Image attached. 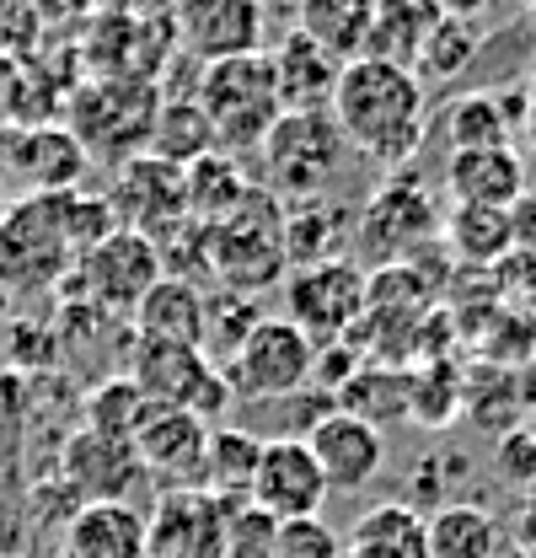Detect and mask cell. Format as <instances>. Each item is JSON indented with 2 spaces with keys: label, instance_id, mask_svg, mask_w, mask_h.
I'll use <instances>...</instances> for the list:
<instances>
[{
  "label": "cell",
  "instance_id": "29",
  "mask_svg": "<svg viewBox=\"0 0 536 558\" xmlns=\"http://www.w3.org/2000/svg\"><path fill=\"white\" fill-rule=\"evenodd\" d=\"M215 150H220V145H215V130H209V119H204V108L194 102V97H172V102L156 108V124H150V140H145V156H156V161L188 172L194 161L215 156Z\"/></svg>",
  "mask_w": 536,
  "mask_h": 558
},
{
  "label": "cell",
  "instance_id": "36",
  "mask_svg": "<svg viewBox=\"0 0 536 558\" xmlns=\"http://www.w3.org/2000/svg\"><path fill=\"white\" fill-rule=\"evenodd\" d=\"M273 532L279 521H268L253 505H231L226 515V558H273Z\"/></svg>",
  "mask_w": 536,
  "mask_h": 558
},
{
  "label": "cell",
  "instance_id": "2",
  "mask_svg": "<svg viewBox=\"0 0 536 558\" xmlns=\"http://www.w3.org/2000/svg\"><path fill=\"white\" fill-rule=\"evenodd\" d=\"M194 102L204 108V119H209V130H215V145H220L226 156H231V150H258L268 140V130L284 119L268 49L242 54V60L199 65Z\"/></svg>",
  "mask_w": 536,
  "mask_h": 558
},
{
  "label": "cell",
  "instance_id": "33",
  "mask_svg": "<svg viewBox=\"0 0 536 558\" xmlns=\"http://www.w3.org/2000/svg\"><path fill=\"white\" fill-rule=\"evenodd\" d=\"M446 236L467 264H494L515 253V231H510V209H462L451 205L446 215Z\"/></svg>",
  "mask_w": 536,
  "mask_h": 558
},
{
  "label": "cell",
  "instance_id": "21",
  "mask_svg": "<svg viewBox=\"0 0 536 558\" xmlns=\"http://www.w3.org/2000/svg\"><path fill=\"white\" fill-rule=\"evenodd\" d=\"M65 558H145V510L130 499L75 505L65 521Z\"/></svg>",
  "mask_w": 536,
  "mask_h": 558
},
{
  "label": "cell",
  "instance_id": "43",
  "mask_svg": "<svg viewBox=\"0 0 536 558\" xmlns=\"http://www.w3.org/2000/svg\"><path fill=\"white\" fill-rule=\"evenodd\" d=\"M494 558H526V554H521V548H510V543H504V548H499V554H494Z\"/></svg>",
  "mask_w": 536,
  "mask_h": 558
},
{
  "label": "cell",
  "instance_id": "20",
  "mask_svg": "<svg viewBox=\"0 0 536 558\" xmlns=\"http://www.w3.org/2000/svg\"><path fill=\"white\" fill-rule=\"evenodd\" d=\"M273 60V86H279V108L284 113H328L338 86V60L328 49H317L312 38H301L295 27L268 49Z\"/></svg>",
  "mask_w": 536,
  "mask_h": 558
},
{
  "label": "cell",
  "instance_id": "5",
  "mask_svg": "<svg viewBox=\"0 0 536 558\" xmlns=\"http://www.w3.org/2000/svg\"><path fill=\"white\" fill-rule=\"evenodd\" d=\"M130 381L150 398V409H183V414L220 424L231 403V381L220 365L204 360L194 344H167V339H134Z\"/></svg>",
  "mask_w": 536,
  "mask_h": 558
},
{
  "label": "cell",
  "instance_id": "11",
  "mask_svg": "<svg viewBox=\"0 0 536 558\" xmlns=\"http://www.w3.org/2000/svg\"><path fill=\"white\" fill-rule=\"evenodd\" d=\"M328 478L317 468V457L306 451L301 435H279V440H264V457H258V473H253V488H247V505L264 510L268 521H312L322 515L328 505Z\"/></svg>",
  "mask_w": 536,
  "mask_h": 558
},
{
  "label": "cell",
  "instance_id": "38",
  "mask_svg": "<svg viewBox=\"0 0 536 558\" xmlns=\"http://www.w3.org/2000/svg\"><path fill=\"white\" fill-rule=\"evenodd\" d=\"M22 92H27L22 65L11 54H0V124H22Z\"/></svg>",
  "mask_w": 536,
  "mask_h": 558
},
{
  "label": "cell",
  "instance_id": "22",
  "mask_svg": "<svg viewBox=\"0 0 536 558\" xmlns=\"http://www.w3.org/2000/svg\"><path fill=\"white\" fill-rule=\"evenodd\" d=\"M440 130L451 150H499L510 145V135L521 130V92L494 97V92H462L446 102Z\"/></svg>",
  "mask_w": 536,
  "mask_h": 558
},
{
  "label": "cell",
  "instance_id": "15",
  "mask_svg": "<svg viewBox=\"0 0 536 558\" xmlns=\"http://www.w3.org/2000/svg\"><path fill=\"white\" fill-rule=\"evenodd\" d=\"M113 215L119 226H130L139 236H150L156 247L172 236V226L188 220V189H183V172L156 161V156H134L119 172V189H113Z\"/></svg>",
  "mask_w": 536,
  "mask_h": 558
},
{
  "label": "cell",
  "instance_id": "37",
  "mask_svg": "<svg viewBox=\"0 0 536 558\" xmlns=\"http://www.w3.org/2000/svg\"><path fill=\"white\" fill-rule=\"evenodd\" d=\"M273 558H343V543H338V532L322 515H312V521H284V526L273 532Z\"/></svg>",
  "mask_w": 536,
  "mask_h": 558
},
{
  "label": "cell",
  "instance_id": "39",
  "mask_svg": "<svg viewBox=\"0 0 536 558\" xmlns=\"http://www.w3.org/2000/svg\"><path fill=\"white\" fill-rule=\"evenodd\" d=\"M521 135H526V145H532V156H536V70H532V81H521Z\"/></svg>",
  "mask_w": 536,
  "mask_h": 558
},
{
  "label": "cell",
  "instance_id": "18",
  "mask_svg": "<svg viewBox=\"0 0 536 558\" xmlns=\"http://www.w3.org/2000/svg\"><path fill=\"white\" fill-rule=\"evenodd\" d=\"M204 440H209V424L183 409H150V418L139 424L134 435V457L145 473H161L172 478V488H194L199 484V462H204Z\"/></svg>",
  "mask_w": 536,
  "mask_h": 558
},
{
  "label": "cell",
  "instance_id": "34",
  "mask_svg": "<svg viewBox=\"0 0 536 558\" xmlns=\"http://www.w3.org/2000/svg\"><path fill=\"white\" fill-rule=\"evenodd\" d=\"M145 418H150V398L134 387L130 376H113V381H102L86 398V429H97L108 440H134Z\"/></svg>",
  "mask_w": 536,
  "mask_h": 558
},
{
  "label": "cell",
  "instance_id": "28",
  "mask_svg": "<svg viewBox=\"0 0 536 558\" xmlns=\"http://www.w3.org/2000/svg\"><path fill=\"white\" fill-rule=\"evenodd\" d=\"M134 333L139 339H167V344H194L204 339V295L183 275H167L139 306H134Z\"/></svg>",
  "mask_w": 536,
  "mask_h": 558
},
{
  "label": "cell",
  "instance_id": "7",
  "mask_svg": "<svg viewBox=\"0 0 536 558\" xmlns=\"http://www.w3.org/2000/svg\"><path fill=\"white\" fill-rule=\"evenodd\" d=\"M435 236H440V209L429 199V189L418 178H407V172H392L370 194L365 215H354V247L376 269L413 264V253L424 242H435Z\"/></svg>",
  "mask_w": 536,
  "mask_h": 558
},
{
  "label": "cell",
  "instance_id": "14",
  "mask_svg": "<svg viewBox=\"0 0 536 558\" xmlns=\"http://www.w3.org/2000/svg\"><path fill=\"white\" fill-rule=\"evenodd\" d=\"M301 440H306V451L317 457V468H322L328 488L354 494V488H365V484L381 478L387 440H381V429H376L370 418L349 414V409H322V414L306 424Z\"/></svg>",
  "mask_w": 536,
  "mask_h": 558
},
{
  "label": "cell",
  "instance_id": "26",
  "mask_svg": "<svg viewBox=\"0 0 536 558\" xmlns=\"http://www.w3.org/2000/svg\"><path fill=\"white\" fill-rule=\"evenodd\" d=\"M424 537H429V558H494L504 548L499 521L472 505V499H446L424 515Z\"/></svg>",
  "mask_w": 536,
  "mask_h": 558
},
{
  "label": "cell",
  "instance_id": "3",
  "mask_svg": "<svg viewBox=\"0 0 536 558\" xmlns=\"http://www.w3.org/2000/svg\"><path fill=\"white\" fill-rule=\"evenodd\" d=\"M204 258L226 279V290H236V295H253V290H268V284L284 279V269H290V258H284V209L264 183H253L242 205L220 226L204 231Z\"/></svg>",
  "mask_w": 536,
  "mask_h": 558
},
{
  "label": "cell",
  "instance_id": "40",
  "mask_svg": "<svg viewBox=\"0 0 536 558\" xmlns=\"http://www.w3.org/2000/svg\"><path fill=\"white\" fill-rule=\"evenodd\" d=\"M435 5H440L446 16H467V22H472V16H483L494 0H435Z\"/></svg>",
  "mask_w": 536,
  "mask_h": 558
},
{
  "label": "cell",
  "instance_id": "41",
  "mask_svg": "<svg viewBox=\"0 0 536 558\" xmlns=\"http://www.w3.org/2000/svg\"><path fill=\"white\" fill-rule=\"evenodd\" d=\"M11 209V167H5V156H0V215Z\"/></svg>",
  "mask_w": 536,
  "mask_h": 558
},
{
  "label": "cell",
  "instance_id": "10",
  "mask_svg": "<svg viewBox=\"0 0 536 558\" xmlns=\"http://www.w3.org/2000/svg\"><path fill=\"white\" fill-rule=\"evenodd\" d=\"M365 269L338 258V264H312L290 269L284 279V317L312 339V344H343L349 328L365 317Z\"/></svg>",
  "mask_w": 536,
  "mask_h": 558
},
{
  "label": "cell",
  "instance_id": "12",
  "mask_svg": "<svg viewBox=\"0 0 536 558\" xmlns=\"http://www.w3.org/2000/svg\"><path fill=\"white\" fill-rule=\"evenodd\" d=\"M231 505L204 488H167L145 515V558H226Z\"/></svg>",
  "mask_w": 536,
  "mask_h": 558
},
{
  "label": "cell",
  "instance_id": "8",
  "mask_svg": "<svg viewBox=\"0 0 536 558\" xmlns=\"http://www.w3.org/2000/svg\"><path fill=\"white\" fill-rule=\"evenodd\" d=\"M220 371L231 381V398H295L317 376V344L290 317H258V328Z\"/></svg>",
  "mask_w": 536,
  "mask_h": 558
},
{
  "label": "cell",
  "instance_id": "23",
  "mask_svg": "<svg viewBox=\"0 0 536 558\" xmlns=\"http://www.w3.org/2000/svg\"><path fill=\"white\" fill-rule=\"evenodd\" d=\"M370 22H376V0H295V33L328 49L338 65L365 60Z\"/></svg>",
  "mask_w": 536,
  "mask_h": 558
},
{
  "label": "cell",
  "instance_id": "27",
  "mask_svg": "<svg viewBox=\"0 0 536 558\" xmlns=\"http://www.w3.org/2000/svg\"><path fill=\"white\" fill-rule=\"evenodd\" d=\"M258 457H264V440L231 429V424H209V440H204V462H199V484L204 494L226 499V505H247V488L258 473Z\"/></svg>",
  "mask_w": 536,
  "mask_h": 558
},
{
  "label": "cell",
  "instance_id": "13",
  "mask_svg": "<svg viewBox=\"0 0 536 558\" xmlns=\"http://www.w3.org/2000/svg\"><path fill=\"white\" fill-rule=\"evenodd\" d=\"M172 33L199 60H242L264 49V5L258 0H172Z\"/></svg>",
  "mask_w": 536,
  "mask_h": 558
},
{
  "label": "cell",
  "instance_id": "30",
  "mask_svg": "<svg viewBox=\"0 0 536 558\" xmlns=\"http://www.w3.org/2000/svg\"><path fill=\"white\" fill-rule=\"evenodd\" d=\"M440 5L435 0H376V22H370V60H392V65H413L418 44L440 27Z\"/></svg>",
  "mask_w": 536,
  "mask_h": 558
},
{
  "label": "cell",
  "instance_id": "9",
  "mask_svg": "<svg viewBox=\"0 0 536 558\" xmlns=\"http://www.w3.org/2000/svg\"><path fill=\"white\" fill-rule=\"evenodd\" d=\"M167 279V258L150 236H139L130 226H119L113 236H102L92 253L75 258V290L86 306L97 312H119L134 317V306Z\"/></svg>",
  "mask_w": 536,
  "mask_h": 558
},
{
  "label": "cell",
  "instance_id": "42",
  "mask_svg": "<svg viewBox=\"0 0 536 558\" xmlns=\"http://www.w3.org/2000/svg\"><path fill=\"white\" fill-rule=\"evenodd\" d=\"M526 38H532V49H536V0H526Z\"/></svg>",
  "mask_w": 536,
  "mask_h": 558
},
{
  "label": "cell",
  "instance_id": "25",
  "mask_svg": "<svg viewBox=\"0 0 536 558\" xmlns=\"http://www.w3.org/2000/svg\"><path fill=\"white\" fill-rule=\"evenodd\" d=\"M354 247V215L338 205H295V215H284V258L290 269H312V264H338Z\"/></svg>",
  "mask_w": 536,
  "mask_h": 558
},
{
  "label": "cell",
  "instance_id": "35",
  "mask_svg": "<svg viewBox=\"0 0 536 558\" xmlns=\"http://www.w3.org/2000/svg\"><path fill=\"white\" fill-rule=\"evenodd\" d=\"M258 328V306L247 301V295H236V290H226V295H215V301H204V360L215 365H226L236 349H242V339Z\"/></svg>",
  "mask_w": 536,
  "mask_h": 558
},
{
  "label": "cell",
  "instance_id": "4",
  "mask_svg": "<svg viewBox=\"0 0 536 558\" xmlns=\"http://www.w3.org/2000/svg\"><path fill=\"white\" fill-rule=\"evenodd\" d=\"M70 194H27L0 215V284L5 290H44L75 269L65 226Z\"/></svg>",
  "mask_w": 536,
  "mask_h": 558
},
{
  "label": "cell",
  "instance_id": "16",
  "mask_svg": "<svg viewBox=\"0 0 536 558\" xmlns=\"http://www.w3.org/2000/svg\"><path fill=\"white\" fill-rule=\"evenodd\" d=\"M5 167H11V183H22L27 194H70L86 178L92 156L65 124H38V130H16Z\"/></svg>",
  "mask_w": 536,
  "mask_h": 558
},
{
  "label": "cell",
  "instance_id": "1",
  "mask_svg": "<svg viewBox=\"0 0 536 558\" xmlns=\"http://www.w3.org/2000/svg\"><path fill=\"white\" fill-rule=\"evenodd\" d=\"M424 81L407 65L392 60H349L338 70L333 86V124L343 145H354L365 161H376L387 178L402 172L429 130V102H424Z\"/></svg>",
  "mask_w": 536,
  "mask_h": 558
},
{
  "label": "cell",
  "instance_id": "31",
  "mask_svg": "<svg viewBox=\"0 0 536 558\" xmlns=\"http://www.w3.org/2000/svg\"><path fill=\"white\" fill-rule=\"evenodd\" d=\"M183 189H188V220L194 226H220L231 209L247 199V178L236 172V161L226 156V150H215V156H204V161H194L188 172H183Z\"/></svg>",
  "mask_w": 536,
  "mask_h": 558
},
{
  "label": "cell",
  "instance_id": "24",
  "mask_svg": "<svg viewBox=\"0 0 536 558\" xmlns=\"http://www.w3.org/2000/svg\"><path fill=\"white\" fill-rule=\"evenodd\" d=\"M343 558H429V537H424V510H413L407 499H387V505H370L349 543Z\"/></svg>",
  "mask_w": 536,
  "mask_h": 558
},
{
  "label": "cell",
  "instance_id": "19",
  "mask_svg": "<svg viewBox=\"0 0 536 558\" xmlns=\"http://www.w3.org/2000/svg\"><path fill=\"white\" fill-rule=\"evenodd\" d=\"M139 457H134L130 440H108L97 429H81L70 435L65 446V484L81 494V505H97V499H130V488L139 484Z\"/></svg>",
  "mask_w": 536,
  "mask_h": 558
},
{
  "label": "cell",
  "instance_id": "6",
  "mask_svg": "<svg viewBox=\"0 0 536 558\" xmlns=\"http://www.w3.org/2000/svg\"><path fill=\"white\" fill-rule=\"evenodd\" d=\"M258 156H264V189L273 199L312 205L338 172L343 135H338L333 113H284L258 145Z\"/></svg>",
  "mask_w": 536,
  "mask_h": 558
},
{
  "label": "cell",
  "instance_id": "17",
  "mask_svg": "<svg viewBox=\"0 0 536 558\" xmlns=\"http://www.w3.org/2000/svg\"><path fill=\"white\" fill-rule=\"evenodd\" d=\"M446 194L462 209H515L526 199V161L515 145L499 150H451Z\"/></svg>",
  "mask_w": 536,
  "mask_h": 558
},
{
  "label": "cell",
  "instance_id": "32",
  "mask_svg": "<svg viewBox=\"0 0 536 558\" xmlns=\"http://www.w3.org/2000/svg\"><path fill=\"white\" fill-rule=\"evenodd\" d=\"M477 49H483V33H477V22L467 16H440V27L418 44V54H413V75L424 81V86H440V81H462L477 60Z\"/></svg>",
  "mask_w": 536,
  "mask_h": 558
}]
</instances>
